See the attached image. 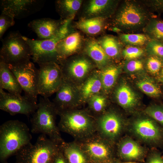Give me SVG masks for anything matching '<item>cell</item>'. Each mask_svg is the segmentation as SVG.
Segmentation results:
<instances>
[{
    "label": "cell",
    "instance_id": "obj_37",
    "mask_svg": "<svg viewBox=\"0 0 163 163\" xmlns=\"http://www.w3.org/2000/svg\"><path fill=\"white\" fill-rule=\"evenodd\" d=\"M14 18L8 14L2 12L0 16V38H2L5 31L15 23Z\"/></svg>",
    "mask_w": 163,
    "mask_h": 163
},
{
    "label": "cell",
    "instance_id": "obj_30",
    "mask_svg": "<svg viewBox=\"0 0 163 163\" xmlns=\"http://www.w3.org/2000/svg\"><path fill=\"white\" fill-rule=\"evenodd\" d=\"M118 68L115 66H110L104 70L101 74V82L104 88L107 89L114 85L118 74Z\"/></svg>",
    "mask_w": 163,
    "mask_h": 163
},
{
    "label": "cell",
    "instance_id": "obj_23",
    "mask_svg": "<svg viewBox=\"0 0 163 163\" xmlns=\"http://www.w3.org/2000/svg\"><path fill=\"white\" fill-rule=\"evenodd\" d=\"M118 151L123 157L129 159L137 158L142 153V148L136 142L131 140H126L119 144Z\"/></svg>",
    "mask_w": 163,
    "mask_h": 163
},
{
    "label": "cell",
    "instance_id": "obj_26",
    "mask_svg": "<svg viewBox=\"0 0 163 163\" xmlns=\"http://www.w3.org/2000/svg\"><path fill=\"white\" fill-rule=\"evenodd\" d=\"M99 43L108 56L115 57L119 55L121 45L115 38L105 36L101 40Z\"/></svg>",
    "mask_w": 163,
    "mask_h": 163
},
{
    "label": "cell",
    "instance_id": "obj_19",
    "mask_svg": "<svg viewBox=\"0 0 163 163\" xmlns=\"http://www.w3.org/2000/svg\"><path fill=\"white\" fill-rule=\"evenodd\" d=\"M81 43V37L78 33L69 34L59 43L57 52L60 60L64 59L74 53L79 48Z\"/></svg>",
    "mask_w": 163,
    "mask_h": 163
},
{
    "label": "cell",
    "instance_id": "obj_13",
    "mask_svg": "<svg viewBox=\"0 0 163 163\" xmlns=\"http://www.w3.org/2000/svg\"><path fill=\"white\" fill-rule=\"evenodd\" d=\"M40 2V1L35 0H1L2 12L14 18H21L37 11Z\"/></svg>",
    "mask_w": 163,
    "mask_h": 163
},
{
    "label": "cell",
    "instance_id": "obj_21",
    "mask_svg": "<svg viewBox=\"0 0 163 163\" xmlns=\"http://www.w3.org/2000/svg\"><path fill=\"white\" fill-rule=\"evenodd\" d=\"M145 35L151 40L163 43V21L157 18H152L143 28Z\"/></svg>",
    "mask_w": 163,
    "mask_h": 163
},
{
    "label": "cell",
    "instance_id": "obj_1",
    "mask_svg": "<svg viewBox=\"0 0 163 163\" xmlns=\"http://www.w3.org/2000/svg\"><path fill=\"white\" fill-rule=\"evenodd\" d=\"M32 137L24 123L11 120L0 127V160L2 163H8V158L21 148L31 142Z\"/></svg>",
    "mask_w": 163,
    "mask_h": 163
},
{
    "label": "cell",
    "instance_id": "obj_20",
    "mask_svg": "<svg viewBox=\"0 0 163 163\" xmlns=\"http://www.w3.org/2000/svg\"><path fill=\"white\" fill-rule=\"evenodd\" d=\"M104 20V18L101 17L82 19L77 23V26L79 29L85 33L95 34L102 30Z\"/></svg>",
    "mask_w": 163,
    "mask_h": 163
},
{
    "label": "cell",
    "instance_id": "obj_24",
    "mask_svg": "<svg viewBox=\"0 0 163 163\" xmlns=\"http://www.w3.org/2000/svg\"><path fill=\"white\" fill-rule=\"evenodd\" d=\"M89 56L98 64L103 65L106 63L108 56L99 43L94 40H90L86 46Z\"/></svg>",
    "mask_w": 163,
    "mask_h": 163
},
{
    "label": "cell",
    "instance_id": "obj_3",
    "mask_svg": "<svg viewBox=\"0 0 163 163\" xmlns=\"http://www.w3.org/2000/svg\"><path fill=\"white\" fill-rule=\"evenodd\" d=\"M58 112L60 117L58 125L60 131L69 134L74 140H82L96 133L95 119L86 113L71 109Z\"/></svg>",
    "mask_w": 163,
    "mask_h": 163
},
{
    "label": "cell",
    "instance_id": "obj_32",
    "mask_svg": "<svg viewBox=\"0 0 163 163\" xmlns=\"http://www.w3.org/2000/svg\"><path fill=\"white\" fill-rule=\"evenodd\" d=\"M138 88L145 93L155 97L162 96V90L157 84L152 82L143 80L137 84Z\"/></svg>",
    "mask_w": 163,
    "mask_h": 163
},
{
    "label": "cell",
    "instance_id": "obj_9",
    "mask_svg": "<svg viewBox=\"0 0 163 163\" xmlns=\"http://www.w3.org/2000/svg\"><path fill=\"white\" fill-rule=\"evenodd\" d=\"M37 90L38 95L48 98L60 86L63 80L61 68L55 62L39 65Z\"/></svg>",
    "mask_w": 163,
    "mask_h": 163
},
{
    "label": "cell",
    "instance_id": "obj_28",
    "mask_svg": "<svg viewBox=\"0 0 163 163\" xmlns=\"http://www.w3.org/2000/svg\"><path fill=\"white\" fill-rule=\"evenodd\" d=\"M82 1L79 0H64L57 1V8L63 16L67 17L80 8Z\"/></svg>",
    "mask_w": 163,
    "mask_h": 163
},
{
    "label": "cell",
    "instance_id": "obj_41",
    "mask_svg": "<svg viewBox=\"0 0 163 163\" xmlns=\"http://www.w3.org/2000/svg\"><path fill=\"white\" fill-rule=\"evenodd\" d=\"M52 163H68L61 148L55 155Z\"/></svg>",
    "mask_w": 163,
    "mask_h": 163
},
{
    "label": "cell",
    "instance_id": "obj_15",
    "mask_svg": "<svg viewBox=\"0 0 163 163\" xmlns=\"http://www.w3.org/2000/svg\"><path fill=\"white\" fill-rule=\"evenodd\" d=\"M66 20L61 22L47 18L35 19L31 21L28 26L42 40L53 38L59 33Z\"/></svg>",
    "mask_w": 163,
    "mask_h": 163
},
{
    "label": "cell",
    "instance_id": "obj_44",
    "mask_svg": "<svg viewBox=\"0 0 163 163\" xmlns=\"http://www.w3.org/2000/svg\"><path fill=\"white\" fill-rule=\"evenodd\" d=\"M136 163L132 162H126V163Z\"/></svg>",
    "mask_w": 163,
    "mask_h": 163
},
{
    "label": "cell",
    "instance_id": "obj_8",
    "mask_svg": "<svg viewBox=\"0 0 163 163\" xmlns=\"http://www.w3.org/2000/svg\"><path fill=\"white\" fill-rule=\"evenodd\" d=\"M17 78L24 95L37 103L38 69L30 60L16 64H7Z\"/></svg>",
    "mask_w": 163,
    "mask_h": 163
},
{
    "label": "cell",
    "instance_id": "obj_22",
    "mask_svg": "<svg viewBox=\"0 0 163 163\" xmlns=\"http://www.w3.org/2000/svg\"><path fill=\"white\" fill-rule=\"evenodd\" d=\"M66 72L78 78L83 77L88 72L90 68L88 61L84 59H81L72 61L65 66Z\"/></svg>",
    "mask_w": 163,
    "mask_h": 163
},
{
    "label": "cell",
    "instance_id": "obj_29",
    "mask_svg": "<svg viewBox=\"0 0 163 163\" xmlns=\"http://www.w3.org/2000/svg\"><path fill=\"white\" fill-rule=\"evenodd\" d=\"M121 41L127 46H141L150 40L146 35L141 34H123L120 35Z\"/></svg>",
    "mask_w": 163,
    "mask_h": 163
},
{
    "label": "cell",
    "instance_id": "obj_36",
    "mask_svg": "<svg viewBox=\"0 0 163 163\" xmlns=\"http://www.w3.org/2000/svg\"><path fill=\"white\" fill-rule=\"evenodd\" d=\"M146 112L163 128V106L155 105L150 107Z\"/></svg>",
    "mask_w": 163,
    "mask_h": 163
},
{
    "label": "cell",
    "instance_id": "obj_17",
    "mask_svg": "<svg viewBox=\"0 0 163 163\" xmlns=\"http://www.w3.org/2000/svg\"><path fill=\"white\" fill-rule=\"evenodd\" d=\"M73 91L69 83L63 79L53 103L58 112L71 109L73 106Z\"/></svg>",
    "mask_w": 163,
    "mask_h": 163
},
{
    "label": "cell",
    "instance_id": "obj_5",
    "mask_svg": "<svg viewBox=\"0 0 163 163\" xmlns=\"http://www.w3.org/2000/svg\"><path fill=\"white\" fill-rule=\"evenodd\" d=\"M70 20H66L61 27L59 33L54 37L47 39L35 40L23 36L28 45L31 51V59L38 65L59 61L57 52L59 43L69 34L68 25Z\"/></svg>",
    "mask_w": 163,
    "mask_h": 163
},
{
    "label": "cell",
    "instance_id": "obj_35",
    "mask_svg": "<svg viewBox=\"0 0 163 163\" xmlns=\"http://www.w3.org/2000/svg\"><path fill=\"white\" fill-rule=\"evenodd\" d=\"M147 66L150 72L158 75L163 67V60L156 56H151L147 60Z\"/></svg>",
    "mask_w": 163,
    "mask_h": 163
},
{
    "label": "cell",
    "instance_id": "obj_34",
    "mask_svg": "<svg viewBox=\"0 0 163 163\" xmlns=\"http://www.w3.org/2000/svg\"><path fill=\"white\" fill-rule=\"evenodd\" d=\"M144 52V50L139 46H127L123 50L122 54L125 59L131 60L140 57Z\"/></svg>",
    "mask_w": 163,
    "mask_h": 163
},
{
    "label": "cell",
    "instance_id": "obj_18",
    "mask_svg": "<svg viewBox=\"0 0 163 163\" xmlns=\"http://www.w3.org/2000/svg\"><path fill=\"white\" fill-rule=\"evenodd\" d=\"M60 146L68 163H88V157L75 141L68 142L64 141Z\"/></svg>",
    "mask_w": 163,
    "mask_h": 163
},
{
    "label": "cell",
    "instance_id": "obj_33",
    "mask_svg": "<svg viewBox=\"0 0 163 163\" xmlns=\"http://www.w3.org/2000/svg\"><path fill=\"white\" fill-rule=\"evenodd\" d=\"M146 49L151 55L163 60V43L158 41L150 40L146 44Z\"/></svg>",
    "mask_w": 163,
    "mask_h": 163
},
{
    "label": "cell",
    "instance_id": "obj_14",
    "mask_svg": "<svg viewBox=\"0 0 163 163\" xmlns=\"http://www.w3.org/2000/svg\"><path fill=\"white\" fill-rule=\"evenodd\" d=\"M136 133L145 140H149L157 145L163 144V128L155 121L142 119L136 121L133 125Z\"/></svg>",
    "mask_w": 163,
    "mask_h": 163
},
{
    "label": "cell",
    "instance_id": "obj_40",
    "mask_svg": "<svg viewBox=\"0 0 163 163\" xmlns=\"http://www.w3.org/2000/svg\"><path fill=\"white\" fill-rule=\"evenodd\" d=\"M143 64L141 61L138 60H132L126 64V68L130 72H134L142 70Z\"/></svg>",
    "mask_w": 163,
    "mask_h": 163
},
{
    "label": "cell",
    "instance_id": "obj_31",
    "mask_svg": "<svg viewBox=\"0 0 163 163\" xmlns=\"http://www.w3.org/2000/svg\"><path fill=\"white\" fill-rule=\"evenodd\" d=\"M101 81L97 77L91 78L86 82L82 90L83 97L87 99L91 95L98 92L102 86Z\"/></svg>",
    "mask_w": 163,
    "mask_h": 163
},
{
    "label": "cell",
    "instance_id": "obj_12",
    "mask_svg": "<svg viewBox=\"0 0 163 163\" xmlns=\"http://www.w3.org/2000/svg\"><path fill=\"white\" fill-rule=\"evenodd\" d=\"M96 133L112 142L119 136L122 128L121 120L116 114L109 112L95 119Z\"/></svg>",
    "mask_w": 163,
    "mask_h": 163
},
{
    "label": "cell",
    "instance_id": "obj_6",
    "mask_svg": "<svg viewBox=\"0 0 163 163\" xmlns=\"http://www.w3.org/2000/svg\"><path fill=\"white\" fill-rule=\"evenodd\" d=\"M155 16L149 14L145 7L137 1L126 0L120 8L114 21L120 30L130 32L143 28Z\"/></svg>",
    "mask_w": 163,
    "mask_h": 163
},
{
    "label": "cell",
    "instance_id": "obj_43",
    "mask_svg": "<svg viewBox=\"0 0 163 163\" xmlns=\"http://www.w3.org/2000/svg\"><path fill=\"white\" fill-rule=\"evenodd\" d=\"M159 75L161 80L163 81V67L161 69L159 73Z\"/></svg>",
    "mask_w": 163,
    "mask_h": 163
},
{
    "label": "cell",
    "instance_id": "obj_38",
    "mask_svg": "<svg viewBox=\"0 0 163 163\" xmlns=\"http://www.w3.org/2000/svg\"><path fill=\"white\" fill-rule=\"evenodd\" d=\"M90 107L95 112H101L104 110L105 105V99L103 97L98 95L93 96L90 103Z\"/></svg>",
    "mask_w": 163,
    "mask_h": 163
},
{
    "label": "cell",
    "instance_id": "obj_2",
    "mask_svg": "<svg viewBox=\"0 0 163 163\" xmlns=\"http://www.w3.org/2000/svg\"><path fill=\"white\" fill-rule=\"evenodd\" d=\"M57 114L58 111L53 103L48 98L40 97L37 109L30 119L32 133L45 135L53 141L61 144L64 141L56 123Z\"/></svg>",
    "mask_w": 163,
    "mask_h": 163
},
{
    "label": "cell",
    "instance_id": "obj_10",
    "mask_svg": "<svg viewBox=\"0 0 163 163\" xmlns=\"http://www.w3.org/2000/svg\"><path fill=\"white\" fill-rule=\"evenodd\" d=\"M37 104L25 95H16L0 89V109L11 115L22 114L29 117L37 110Z\"/></svg>",
    "mask_w": 163,
    "mask_h": 163
},
{
    "label": "cell",
    "instance_id": "obj_27",
    "mask_svg": "<svg viewBox=\"0 0 163 163\" xmlns=\"http://www.w3.org/2000/svg\"><path fill=\"white\" fill-rule=\"evenodd\" d=\"M113 2L107 0L91 1L87 8V12L90 15H96L109 11L113 7Z\"/></svg>",
    "mask_w": 163,
    "mask_h": 163
},
{
    "label": "cell",
    "instance_id": "obj_42",
    "mask_svg": "<svg viewBox=\"0 0 163 163\" xmlns=\"http://www.w3.org/2000/svg\"><path fill=\"white\" fill-rule=\"evenodd\" d=\"M149 163H163V158L159 152H155L150 159Z\"/></svg>",
    "mask_w": 163,
    "mask_h": 163
},
{
    "label": "cell",
    "instance_id": "obj_25",
    "mask_svg": "<svg viewBox=\"0 0 163 163\" xmlns=\"http://www.w3.org/2000/svg\"><path fill=\"white\" fill-rule=\"evenodd\" d=\"M116 97L118 103L123 107H132L137 101V98L134 92L126 85H123L118 89Z\"/></svg>",
    "mask_w": 163,
    "mask_h": 163
},
{
    "label": "cell",
    "instance_id": "obj_39",
    "mask_svg": "<svg viewBox=\"0 0 163 163\" xmlns=\"http://www.w3.org/2000/svg\"><path fill=\"white\" fill-rule=\"evenodd\" d=\"M144 2L153 11L159 14H163V0L145 1Z\"/></svg>",
    "mask_w": 163,
    "mask_h": 163
},
{
    "label": "cell",
    "instance_id": "obj_4",
    "mask_svg": "<svg viewBox=\"0 0 163 163\" xmlns=\"http://www.w3.org/2000/svg\"><path fill=\"white\" fill-rule=\"evenodd\" d=\"M60 145L41 134L34 144L30 142L17 152L14 163H52Z\"/></svg>",
    "mask_w": 163,
    "mask_h": 163
},
{
    "label": "cell",
    "instance_id": "obj_7",
    "mask_svg": "<svg viewBox=\"0 0 163 163\" xmlns=\"http://www.w3.org/2000/svg\"><path fill=\"white\" fill-rule=\"evenodd\" d=\"M0 58V60L7 64H16L30 60V47L19 32H11L3 40Z\"/></svg>",
    "mask_w": 163,
    "mask_h": 163
},
{
    "label": "cell",
    "instance_id": "obj_16",
    "mask_svg": "<svg viewBox=\"0 0 163 163\" xmlns=\"http://www.w3.org/2000/svg\"><path fill=\"white\" fill-rule=\"evenodd\" d=\"M0 89L5 90L8 92L21 95L22 90L14 74L8 65L0 60Z\"/></svg>",
    "mask_w": 163,
    "mask_h": 163
},
{
    "label": "cell",
    "instance_id": "obj_11",
    "mask_svg": "<svg viewBox=\"0 0 163 163\" xmlns=\"http://www.w3.org/2000/svg\"><path fill=\"white\" fill-rule=\"evenodd\" d=\"M79 145L88 158L98 162L108 158L112 149L108 141L96 133L85 139L75 140Z\"/></svg>",
    "mask_w": 163,
    "mask_h": 163
}]
</instances>
